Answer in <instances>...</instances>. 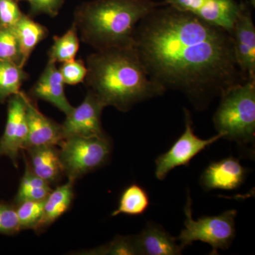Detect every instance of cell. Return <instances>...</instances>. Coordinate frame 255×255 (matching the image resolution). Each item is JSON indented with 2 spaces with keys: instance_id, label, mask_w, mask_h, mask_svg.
<instances>
[{
  "instance_id": "20",
  "label": "cell",
  "mask_w": 255,
  "mask_h": 255,
  "mask_svg": "<svg viewBox=\"0 0 255 255\" xmlns=\"http://www.w3.org/2000/svg\"><path fill=\"white\" fill-rule=\"evenodd\" d=\"M22 67L11 62L0 60V103L21 92V87L28 78Z\"/></svg>"
},
{
  "instance_id": "10",
  "label": "cell",
  "mask_w": 255,
  "mask_h": 255,
  "mask_svg": "<svg viewBox=\"0 0 255 255\" xmlns=\"http://www.w3.org/2000/svg\"><path fill=\"white\" fill-rule=\"evenodd\" d=\"M105 106L91 92H87L83 102L61 124L64 139L69 137L105 136L102 128V114Z\"/></svg>"
},
{
  "instance_id": "28",
  "label": "cell",
  "mask_w": 255,
  "mask_h": 255,
  "mask_svg": "<svg viewBox=\"0 0 255 255\" xmlns=\"http://www.w3.org/2000/svg\"><path fill=\"white\" fill-rule=\"evenodd\" d=\"M19 0H0V27H13L22 17L17 1Z\"/></svg>"
},
{
  "instance_id": "5",
  "label": "cell",
  "mask_w": 255,
  "mask_h": 255,
  "mask_svg": "<svg viewBox=\"0 0 255 255\" xmlns=\"http://www.w3.org/2000/svg\"><path fill=\"white\" fill-rule=\"evenodd\" d=\"M191 204L192 201L189 194L184 207V228L176 238L177 241L180 242L181 248L184 250L186 247L191 246L194 242L201 241L211 246L212 251L210 255H218L219 250H228L236 238L237 211L228 210L219 216H204L194 221Z\"/></svg>"
},
{
  "instance_id": "8",
  "label": "cell",
  "mask_w": 255,
  "mask_h": 255,
  "mask_svg": "<svg viewBox=\"0 0 255 255\" xmlns=\"http://www.w3.org/2000/svg\"><path fill=\"white\" fill-rule=\"evenodd\" d=\"M162 2L223 28L231 34L242 6V3L239 4L236 0H164Z\"/></svg>"
},
{
  "instance_id": "12",
  "label": "cell",
  "mask_w": 255,
  "mask_h": 255,
  "mask_svg": "<svg viewBox=\"0 0 255 255\" xmlns=\"http://www.w3.org/2000/svg\"><path fill=\"white\" fill-rule=\"evenodd\" d=\"M22 94L26 103L28 125L27 137L23 150L38 146L60 145L64 139L61 124L45 116L33 98L25 92Z\"/></svg>"
},
{
  "instance_id": "17",
  "label": "cell",
  "mask_w": 255,
  "mask_h": 255,
  "mask_svg": "<svg viewBox=\"0 0 255 255\" xmlns=\"http://www.w3.org/2000/svg\"><path fill=\"white\" fill-rule=\"evenodd\" d=\"M75 182L68 179L65 184L58 186L50 191L45 199L43 214L35 228V231L41 232L46 229L68 211L74 199Z\"/></svg>"
},
{
  "instance_id": "22",
  "label": "cell",
  "mask_w": 255,
  "mask_h": 255,
  "mask_svg": "<svg viewBox=\"0 0 255 255\" xmlns=\"http://www.w3.org/2000/svg\"><path fill=\"white\" fill-rule=\"evenodd\" d=\"M25 165L24 174L20 182L14 204L23 201H44L52 191L50 184L33 173L26 160Z\"/></svg>"
},
{
  "instance_id": "13",
  "label": "cell",
  "mask_w": 255,
  "mask_h": 255,
  "mask_svg": "<svg viewBox=\"0 0 255 255\" xmlns=\"http://www.w3.org/2000/svg\"><path fill=\"white\" fill-rule=\"evenodd\" d=\"M248 170L233 157L211 162L201 174L200 184L205 191L234 190L246 181Z\"/></svg>"
},
{
  "instance_id": "14",
  "label": "cell",
  "mask_w": 255,
  "mask_h": 255,
  "mask_svg": "<svg viewBox=\"0 0 255 255\" xmlns=\"http://www.w3.org/2000/svg\"><path fill=\"white\" fill-rule=\"evenodd\" d=\"M65 85L56 63L48 60L41 76L32 87L29 96L33 100H41L51 104L67 116L74 107L65 95Z\"/></svg>"
},
{
  "instance_id": "3",
  "label": "cell",
  "mask_w": 255,
  "mask_h": 255,
  "mask_svg": "<svg viewBox=\"0 0 255 255\" xmlns=\"http://www.w3.org/2000/svg\"><path fill=\"white\" fill-rule=\"evenodd\" d=\"M163 4L152 0H92L77 8L73 23L83 43L96 50L134 46L140 21Z\"/></svg>"
},
{
  "instance_id": "18",
  "label": "cell",
  "mask_w": 255,
  "mask_h": 255,
  "mask_svg": "<svg viewBox=\"0 0 255 255\" xmlns=\"http://www.w3.org/2000/svg\"><path fill=\"white\" fill-rule=\"evenodd\" d=\"M21 55V66L24 68L36 46L48 37L46 26L35 21L29 16L23 14L13 26Z\"/></svg>"
},
{
  "instance_id": "25",
  "label": "cell",
  "mask_w": 255,
  "mask_h": 255,
  "mask_svg": "<svg viewBox=\"0 0 255 255\" xmlns=\"http://www.w3.org/2000/svg\"><path fill=\"white\" fill-rule=\"evenodd\" d=\"M0 60L22 67L21 52L13 27H0Z\"/></svg>"
},
{
  "instance_id": "27",
  "label": "cell",
  "mask_w": 255,
  "mask_h": 255,
  "mask_svg": "<svg viewBox=\"0 0 255 255\" xmlns=\"http://www.w3.org/2000/svg\"><path fill=\"white\" fill-rule=\"evenodd\" d=\"M21 231L14 203H0V234H16Z\"/></svg>"
},
{
  "instance_id": "7",
  "label": "cell",
  "mask_w": 255,
  "mask_h": 255,
  "mask_svg": "<svg viewBox=\"0 0 255 255\" xmlns=\"http://www.w3.org/2000/svg\"><path fill=\"white\" fill-rule=\"evenodd\" d=\"M184 114L185 130L167 152L159 155L155 159V177L159 180H164L167 174L176 167L189 165L191 159L201 151L223 138L221 133H218L207 140L198 137L194 133L190 112L185 109Z\"/></svg>"
},
{
  "instance_id": "29",
  "label": "cell",
  "mask_w": 255,
  "mask_h": 255,
  "mask_svg": "<svg viewBox=\"0 0 255 255\" xmlns=\"http://www.w3.org/2000/svg\"><path fill=\"white\" fill-rule=\"evenodd\" d=\"M31 16L45 14L55 17L59 14L64 0H27Z\"/></svg>"
},
{
  "instance_id": "24",
  "label": "cell",
  "mask_w": 255,
  "mask_h": 255,
  "mask_svg": "<svg viewBox=\"0 0 255 255\" xmlns=\"http://www.w3.org/2000/svg\"><path fill=\"white\" fill-rule=\"evenodd\" d=\"M44 201H23L15 204L21 231L35 229L43 214Z\"/></svg>"
},
{
  "instance_id": "19",
  "label": "cell",
  "mask_w": 255,
  "mask_h": 255,
  "mask_svg": "<svg viewBox=\"0 0 255 255\" xmlns=\"http://www.w3.org/2000/svg\"><path fill=\"white\" fill-rule=\"evenodd\" d=\"M150 206V198L147 191L141 186L132 184L124 189L119 199L117 209L112 216L120 214L139 216L143 214Z\"/></svg>"
},
{
  "instance_id": "1",
  "label": "cell",
  "mask_w": 255,
  "mask_h": 255,
  "mask_svg": "<svg viewBox=\"0 0 255 255\" xmlns=\"http://www.w3.org/2000/svg\"><path fill=\"white\" fill-rule=\"evenodd\" d=\"M134 48L151 80L166 91L182 92L198 110L248 80L229 32L169 5L138 23Z\"/></svg>"
},
{
  "instance_id": "26",
  "label": "cell",
  "mask_w": 255,
  "mask_h": 255,
  "mask_svg": "<svg viewBox=\"0 0 255 255\" xmlns=\"http://www.w3.org/2000/svg\"><path fill=\"white\" fill-rule=\"evenodd\" d=\"M58 70L65 85H78L86 78V63L82 60L74 59L61 63Z\"/></svg>"
},
{
  "instance_id": "21",
  "label": "cell",
  "mask_w": 255,
  "mask_h": 255,
  "mask_svg": "<svg viewBox=\"0 0 255 255\" xmlns=\"http://www.w3.org/2000/svg\"><path fill=\"white\" fill-rule=\"evenodd\" d=\"M78 29L73 23L62 36L53 37V43L48 51V60L63 63L75 59L80 48Z\"/></svg>"
},
{
  "instance_id": "16",
  "label": "cell",
  "mask_w": 255,
  "mask_h": 255,
  "mask_svg": "<svg viewBox=\"0 0 255 255\" xmlns=\"http://www.w3.org/2000/svg\"><path fill=\"white\" fill-rule=\"evenodd\" d=\"M136 238L141 255H178L182 254L183 251L177 244L176 238L172 237L157 223H147Z\"/></svg>"
},
{
  "instance_id": "11",
  "label": "cell",
  "mask_w": 255,
  "mask_h": 255,
  "mask_svg": "<svg viewBox=\"0 0 255 255\" xmlns=\"http://www.w3.org/2000/svg\"><path fill=\"white\" fill-rule=\"evenodd\" d=\"M250 6L242 3L231 36L238 66L248 80H255V26Z\"/></svg>"
},
{
  "instance_id": "2",
  "label": "cell",
  "mask_w": 255,
  "mask_h": 255,
  "mask_svg": "<svg viewBox=\"0 0 255 255\" xmlns=\"http://www.w3.org/2000/svg\"><path fill=\"white\" fill-rule=\"evenodd\" d=\"M87 92L106 107L127 112L134 106L163 95L151 80L134 46L96 50L87 57Z\"/></svg>"
},
{
  "instance_id": "4",
  "label": "cell",
  "mask_w": 255,
  "mask_h": 255,
  "mask_svg": "<svg viewBox=\"0 0 255 255\" xmlns=\"http://www.w3.org/2000/svg\"><path fill=\"white\" fill-rule=\"evenodd\" d=\"M220 98L221 102L213 117L218 133L241 146L254 145L255 80L233 87Z\"/></svg>"
},
{
  "instance_id": "9",
  "label": "cell",
  "mask_w": 255,
  "mask_h": 255,
  "mask_svg": "<svg viewBox=\"0 0 255 255\" xmlns=\"http://www.w3.org/2000/svg\"><path fill=\"white\" fill-rule=\"evenodd\" d=\"M7 119L0 138V157H7L15 167L28 133L26 103L22 91L7 100Z\"/></svg>"
},
{
  "instance_id": "15",
  "label": "cell",
  "mask_w": 255,
  "mask_h": 255,
  "mask_svg": "<svg viewBox=\"0 0 255 255\" xmlns=\"http://www.w3.org/2000/svg\"><path fill=\"white\" fill-rule=\"evenodd\" d=\"M27 152L24 157L30 169L36 175L51 185L59 182L63 175L59 150L55 146H38L23 150Z\"/></svg>"
},
{
  "instance_id": "6",
  "label": "cell",
  "mask_w": 255,
  "mask_h": 255,
  "mask_svg": "<svg viewBox=\"0 0 255 255\" xmlns=\"http://www.w3.org/2000/svg\"><path fill=\"white\" fill-rule=\"evenodd\" d=\"M59 145L64 174L74 181L102 167L112 152V144L107 135L66 137Z\"/></svg>"
},
{
  "instance_id": "23",
  "label": "cell",
  "mask_w": 255,
  "mask_h": 255,
  "mask_svg": "<svg viewBox=\"0 0 255 255\" xmlns=\"http://www.w3.org/2000/svg\"><path fill=\"white\" fill-rule=\"evenodd\" d=\"M82 254L136 255H141V253L137 245L136 236H118L105 246L90 250Z\"/></svg>"
}]
</instances>
